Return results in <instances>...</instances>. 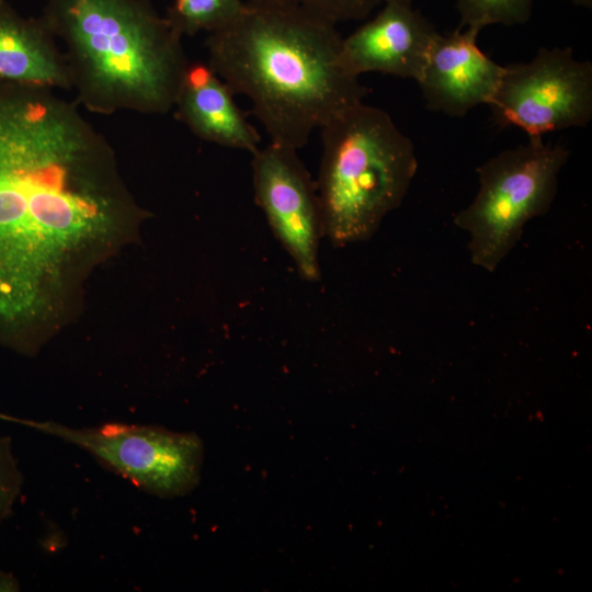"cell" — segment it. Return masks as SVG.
<instances>
[{
  "label": "cell",
  "instance_id": "6da1fadb",
  "mask_svg": "<svg viewBox=\"0 0 592 592\" xmlns=\"http://www.w3.org/2000/svg\"><path fill=\"white\" fill-rule=\"evenodd\" d=\"M55 91L0 80V314L42 304L144 215L110 141Z\"/></svg>",
  "mask_w": 592,
  "mask_h": 592
},
{
  "label": "cell",
  "instance_id": "7a4b0ae2",
  "mask_svg": "<svg viewBox=\"0 0 592 592\" xmlns=\"http://www.w3.org/2000/svg\"><path fill=\"white\" fill-rule=\"evenodd\" d=\"M337 23L304 8L246 0L226 26L209 33V67L246 95L270 141L295 149L367 94L341 59Z\"/></svg>",
  "mask_w": 592,
  "mask_h": 592
},
{
  "label": "cell",
  "instance_id": "3957f363",
  "mask_svg": "<svg viewBox=\"0 0 592 592\" xmlns=\"http://www.w3.org/2000/svg\"><path fill=\"white\" fill-rule=\"evenodd\" d=\"M76 102L110 115L173 110L189 64L182 38L149 0H45Z\"/></svg>",
  "mask_w": 592,
  "mask_h": 592
},
{
  "label": "cell",
  "instance_id": "277c9868",
  "mask_svg": "<svg viewBox=\"0 0 592 592\" xmlns=\"http://www.w3.org/2000/svg\"><path fill=\"white\" fill-rule=\"evenodd\" d=\"M316 181L325 238L338 248L369 240L417 173L414 145L390 115L364 102L320 128Z\"/></svg>",
  "mask_w": 592,
  "mask_h": 592
},
{
  "label": "cell",
  "instance_id": "5b68a950",
  "mask_svg": "<svg viewBox=\"0 0 592 592\" xmlns=\"http://www.w3.org/2000/svg\"><path fill=\"white\" fill-rule=\"evenodd\" d=\"M569 155L561 144L528 137L477 168L478 193L454 218L469 235L473 264L493 272L519 242L524 226L550 209Z\"/></svg>",
  "mask_w": 592,
  "mask_h": 592
},
{
  "label": "cell",
  "instance_id": "8992f818",
  "mask_svg": "<svg viewBox=\"0 0 592 592\" xmlns=\"http://www.w3.org/2000/svg\"><path fill=\"white\" fill-rule=\"evenodd\" d=\"M23 423L80 447L103 467L160 498L184 496L201 478L203 443L194 433L124 423L92 428L54 421Z\"/></svg>",
  "mask_w": 592,
  "mask_h": 592
},
{
  "label": "cell",
  "instance_id": "52a82bcc",
  "mask_svg": "<svg viewBox=\"0 0 592 592\" xmlns=\"http://www.w3.org/2000/svg\"><path fill=\"white\" fill-rule=\"evenodd\" d=\"M489 106L498 125L528 137L584 127L592 118V64L576 59L571 47H540L532 60L503 66Z\"/></svg>",
  "mask_w": 592,
  "mask_h": 592
},
{
  "label": "cell",
  "instance_id": "ba28073f",
  "mask_svg": "<svg viewBox=\"0 0 592 592\" xmlns=\"http://www.w3.org/2000/svg\"><path fill=\"white\" fill-rule=\"evenodd\" d=\"M255 202L292 258L299 276L320 280L319 246L323 221L316 182L297 149L271 143L252 153Z\"/></svg>",
  "mask_w": 592,
  "mask_h": 592
},
{
  "label": "cell",
  "instance_id": "9c48e42d",
  "mask_svg": "<svg viewBox=\"0 0 592 592\" xmlns=\"http://www.w3.org/2000/svg\"><path fill=\"white\" fill-rule=\"evenodd\" d=\"M383 3L372 20L342 38V64L356 77L380 72L418 82L439 32L412 0Z\"/></svg>",
  "mask_w": 592,
  "mask_h": 592
},
{
  "label": "cell",
  "instance_id": "30bf717a",
  "mask_svg": "<svg viewBox=\"0 0 592 592\" xmlns=\"http://www.w3.org/2000/svg\"><path fill=\"white\" fill-rule=\"evenodd\" d=\"M478 32L458 27L439 33L418 81L428 109L460 117L491 102L503 66L477 45Z\"/></svg>",
  "mask_w": 592,
  "mask_h": 592
},
{
  "label": "cell",
  "instance_id": "8fae6325",
  "mask_svg": "<svg viewBox=\"0 0 592 592\" xmlns=\"http://www.w3.org/2000/svg\"><path fill=\"white\" fill-rule=\"evenodd\" d=\"M234 92L202 61H189L173 110L196 137L223 147L255 152L260 134L237 105Z\"/></svg>",
  "mask_w": 592,
  "mask_h": 592
},
{
  "label": "cell",
  "instance_id": "7c38bea8",
  "mask_svg": "<svg viewBox=\"0 0 592 592\" xmlns=\"http://www.w3.org/2000/svg\"><path fill=\"white\" fill-rule=\"evenodd\" d=\"M0 80L71 91L65 54L42 16L20 14L0 0Z\"/></svg>",
  "mask_w": 592,
  "mask_h": 592
},
{
  "label": "cell",
  "instance_id": "4fadbf2b",
  "mask_svg": "<svg viewBox=\"0 0 592 592\" xmlns=\"http://www.w3.org/2000/svg\"><path fill=\"white\" fill-rule=\"evenodd\" d=\"M243 0H172L166 18L182 36L213 33L239 15Z\"/></svg>",
  "mask_w": 592,
  "mask_h": 592
},
{
  "label": "cell",
  "instance_id": "5bb4252c",
  "mask_svg": "<svg viewBox=\"0 0 592 592\" xmlns=\"http://www.w3.org/2000/svg\"><path fill=\"white\" fill-rule=\"evenodd\" d=\"M535 0H456L459 27L480 32L493 24L512 26L526 23Z\"/></svg>",
  "mask_w": 592,
  "mask_h": 592
},
{
  "label": "cell",
  "instance_id": "9a60e30c",
  "mask_svg": "<svg viewBox=\"0 0 592 592\" xmlns=\"http://www.w3.org/2000/svg\"><path fill=\"white\" fill-rule=\"evenodd\" d=\"M270 1L304 8L334 23L363 20L383 0H254Z\"/></svg>",
  "mask_w": 592,
  "mask_h": 592
},
{
  "label": "cell",
  "instance_id": "2e32d148",
  "mask_svg": "<svg viewBox=\"0 0 592 592\" xmlns=\"http://www.w3.org/2000/svg\"><path fill=\"white\" fill-rule=\"evenodd\" d=\"M23 486V474L19 468L9 436H0V525L12 512Z\"/></svg>",
  "mask_w": 592,
  "mask_h": 592
},
{
  "label": "cell",
  "instance_id": "e0dca14e",
  "mask_svg": "<svg viewBox=\"0 0 592 592\" xmlns=\"http://www.w3.org/2000/svg\"><path fill=\"white\" fill-rule=\"evenodd\" d=\"M20 590V582L13 573L0 570V592H18Z\"/></svg>",
  "mask_w": 592,
  "mask_h": 592
},
{
  "label": "cell",
  "instance_id": "ac0fdd59",
  "mask_svg": "<svg viewBox=\"0 0 592 592\" xmlns=\"http://www.w3.org/2000/svg\"><path fill=\"white\" fill-rule=\"evenodd\" d=\"M571 3L578 7L590 9L592 7V0H569Z\"/></svg>",
  "mask_w": 592,
  "mask_h": 592
},
{
  "label": "cell",
  "instance_id": "d6986e66",
  "mask_svg": "<svg viewBox=\"0 0 592 592\" xmlns=\"http://www.w3.org/2000/svg\"><path fill=\"white\" fill-rule=\"evenodd\" d=\"M2 417H3V415H2V414H0V419H2Z\"/></svg>",
  "mask_w": 592,
  "mask_h": 592
},
{
  "label": "cell",
  "instance_id": "ffe728a7",
  "mask_svg": "<svg viewBox=\"0 0 592 592\" xmlns=\"http://www.w3.org/2000/svg\"><path fill=\"white\" fill-rule=\"evenodd\" d=\"M383 1H385V0H383Z\"/></svg>",
  "mask_w": 592,
  "mask_h": 592
}]
</instances>
